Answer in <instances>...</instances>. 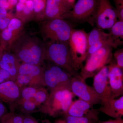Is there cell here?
Listing matches in <instances>:
<instances>
[{
  "label": "cell",
  "mask_w": 123,
  "mask_h": 123,
  "mask_svg": "<svg viewBox=\"0 0 123 123\" xmlns=\"http://www.w3.org/2000/svg\"><path fill=\"white\" fill-rule=\"evenodd\" d=\"M114 57L117 65L123 69V50L122 49L117 50L114 53Z\"/></svg>",
  "instance_id": "obj_26"
},
{
  "label": "cell",
  "mask_w": 123,
  "mask_h": 123,
  "mask_svg": "<svg viewBox=\"0 0 123 123\" xmlns=\"http://www.w3.org/2000/svg\"></svg>",
  "instance_id": "obj_42"
},
{
  "label": "cell",
  "mask_w": 123,
  "mask_h": 123,
  "mask_svg": "<svg viewBox=\"0 0 123 123\" xmlns=\"http://www.w3.org/2000/svg\"><path fill=\"white\" fill-rule=\"evenodd\" d=\"M34 3V17L40 20L45 18L46 0H32Z\"/></svg>",
  "instance_id": "obj_22"
},
{
  "label": "cell",
  "mask_w": 123,
  "mask_h": 123,
  "mask_svg": "<svg viewBox=\"0 0 123 123\" xmlns=\"http://www.w3.org/2000/svg\"><path fill=\"white\" fill-rule=\"evenodd\" d=\"M25 4L18 2L16 5V13L20 12L23 10L24 7H25Z\"/></svg>",
  "instance_id": "obj_35"
},
{
  "label": "cell",
  "mask_w": 123,
  "mask_h": 123,
  "mask_svg": "<svg viewBox=\"0 0 123 123\" xmlns=\"http://www.w3.org/2000/svg\"><path fill=\"white\" fill-rule=\"evenodd\" d=\"M49 96L48 90L44 87L26 86L21 88L16 103L18 110L24 115L41 112Z\"/></svg>",
  "instance_id": "obj_2"
},
{
  "label": "cell",
  "mask_w": 123,
  "mask_h": 123,
  "mask_svg": "<svg viewBox=\"0 0 123 123\" xmlns=\"http://www.w3.org/2000/svg\"><path fill=\"white\" fill-rule=\"evenodd\" d=\"M11 14L7 12V10L4 8H0V19L8 17Z\"/></svg>",
  "instance_id": "obj_32"
},
{
  "label": "cell",
  "mask_w": 123,
  "mask_h": 123,
  "mask_svg": "<svg viewBox=\"0 0 123 123\" xmlns=\"http://www.w3.org/2000/svg\"><path fill=\"white\" fill-rule=\"evenodd\" d=\"M54 123H66L64 120L59 119L55 121Z\"/></svg>",
  "instance_id": "obj_39"
},
{
  "label": "cell",
  "mask_w": 123,
  "mask_h": 123,
  "mask_svg": "<svg viewBox=\"0 0 123 123\" xmlns=\"http://www.w3.org/2000/svg\"><path fill=\"white\" fill-rule=\"evenodd\" d=\"M98 110L99 112L114 118H122L123 116V95L118 99H111Z\"/></svg>",
  "instance_id": "obj_19"
},
{
  "label": "cell",
  "mask_w": 123,
  "mask_h": 123,
  "mask_svg": "<svg viewBox=\"0 0 123 123\" xmlns=\"http://www.w3.org/2000/svg\"><path fill=\"white\" fill-rule=\"evenodd\" d=\"M98 0H78L66 18L76 22L87 21L93 25Z\"/></svg>",
  "instance_id": "obj_10"
},
{
  "label": "cell",
  "mask_w": 123,
  "mask_h": 123,
  "mask_svg": "<svg viewBox=\"0 0 123 123\" xmlns=\"http://www.w3.org/2000/svg\"><path fill=\"white\" fill-rule=\"evenodd\" d=\"M110 46L102 47L86 59L85 66L82 68L80 75L85 80L93 77L112 59V49Z\"/></svg>",
  "instance_id": "obj_6"
},
{
  "label": "cell",
  "mask_w": 123,
  "mask_h": 123,
  "mask_svg": "<svg viewBox=\"0 0 123 123\" xmlns=\"http://www.w3.org/2000/svg\"><path fill=\"white\" fill-rule=\"evenodd\" d=\"M7 108L0 99V123H1V120L5 115L8 113Z\"/></svg>",
  "instance_id": "obj_29"
},
{
  "label": "cell",
  "mask_w": 123,
  "mask_h": 123,
  "mask_svg": "<svg viewBox=\"0 0 123 123\" xmlns=\"http://www.w3.org/2000/svg\"><path fill=\"white\" fill-rule=\"evenodd\" d=\"M75 95L71 91L60 89L50 91L41 112L50 116H65Z\"/></svg>",
  "instance_id": "obj_5"
},
{
  "label": "cell",
  "mask_w": 123,
  "mask_h": 123,
  "mask_svg": "<svg viewBox=\"0 0 123 123\" xmlns=\"http://www.w3.org/2000/svg\"><path fill=\"white\" fill-rule=\"evenodd\" d=\"M71 55L78 69L83 67L88 51V34L84 30H73L68 41Z\"/></svg>",
  "instance_id": "obj_9"
},
{
  "label": "cell",
  "mask_w": 123,
  "mask_h": 123,
  "mask_svg": "<svg viewBox=\"0 0 123 123\" xmlns=\"http://www.w3.org/2000/svg\"><path fill=\"white\" fill-rule=\"evenodd\" d=\"M12 15L10 14L8 17L5 18L0 19V31H1L7 28L11 19L13 18Z\"/></svg>",
  "instance_id": "obj_27"
},
{
  "label": "cell",
  "mask_w": 123,
  "mask_h": 123,
  "mask_svg": "<svg viewBox=\"0 0 123 123\" xmlns=\"http://www.w3.org/2000/svg\"><path fill=\"white\" fill-rule=\"evenodd\" d=\"M75 2L76 0H46L44 20H65Z\"/></svg>",
  "instance_id": "obj_13"
},
{
  "label": "cell",
  "mask_w": 123,
  "mask_h": 123,
  "mask_svg": "<svg viewBox=\"0 0 123 123\" xmlns=\"http://www.w3.org/2000/svg\"><path fill=\"white\" fill-rule=\"evenodd\" d=\"M97 123H123V120L122 118L115 119H110L107 121H98Z\"/></svg>",
  "instance_id": "obj_33"
},
{
  "label": "cell",
  "mask_w": 123,
  "mask_h": 123,
  "mask_svg": "<svg viewBox=\"0 0 123 123\" xmlns=\"http://www.w3.org/2000/svg\"><path fill=\"white\" fill-rule=\"evenodd\" d=\"M0 34H1V33H0Z\"/></svg>",
  "instance_id": "obj_41"
},
{
  "label": "cell",
  "mask_w": 123,
  "mask_h": 123,
  "mask_svg": "<svg viewBox=\"0 0 123 123\" xmlns=\"http://www.w3.org/2000/svg\"><path fill=\"white\" fill-rule=\"evenodd\" d=\"M9 80H11L9 73L0 68V84Z\"/></svg>",
  "instance_id": "obj_28"
},
{
  "label": "cell",
  "mask_w": 123,
  "mask_h": 123,
  "mask_svg": "<svg viewBox=\"0 0 123 123\" xmlns=\"http://www.w3.org/2000/svg\"><path fill=\"white\" fill-rule=\"evenodd\" d=\"M8 0L9 3L12 8L14 6L16 5L18 2V0Z\"/></svg>",
  "instance_id": "obj_36"
},
{
  "label": "cell",
  "mask_w": 123,
  "mask_h": 123,
  "mask_svg": "<svg viewBox=\"0 0 123 123\" xmlns=\"http://www.w3.org/2000/svg\"><path fill=\"white\" fill-rule=\"evenodd\" d=\"M88 48L89 47L99 42L100 40L107 37L110 35V33H106L101 29L98 28H94L90 32L87 33Z\"/></svg>",
  "instance_id": "obj_21"
},
{
  "label": "cell",
  "mask_w": 123,
  "mask_h": 123,
  "mask_svg": "<svg viewBox=\"0 0 123 123\" xmlns=\"http://www.w3.org/2000/svg\"><path fill=\"white\" fill-rule=\"evenodd\" d=\"M15 82L20 88L26 86L44 87V68L39 65L21 63Z\"/></svg>",
  "instance_id": "obj_7"
},
{
  "label": "cell",
  "mask_w": 123,
  "mask_h": 123,
  "mask_svg": "<svg viewBox=\"0 0 123 123\" xmlns=\"http://www.w3.org/2000/svg\"><path fill=\"white\" fill-rule=\"evenodd\" d=\"M25 5L31 11L34 12V3L32 0H26Z\"/></svg>",
  "instance_id": "obj_34"
},
{
  "label": "cell",
  "mask_w": 123,
  "mask_h": 123,
  "mask_svg": "<svg viewBox=\"0 0 123 123\" xmlns=\"http://www.w3.org/2000/svg\"><path fill=\"white\" fill-rule=\"evenodd\" d=\"M20 91L21 88L15 81L9 80L4 82L0 84V99L11 106L18 99Z\"/></svg>",
  "instance_id": "obj_17"
},
{
  "label": "cell",
  "mask_w": 123,
  "mask_h": 123,
  "mask_svg": "<svg viewBox=\"0 0 123 123\" xmlns=\"http://www.w3.org/2000/svg\"><path fill=\"white\" fill-rule=\"evenodd\" d=\"M98 114L99 111L94 108L93 105L79 99L72 102L65 116L98 119Z\"/></svg>",
  "instance_id": "obj_16"
},
{
  "label": "cell",
  "mask_w": 123,
  "mask_h": 123,
  "mask_svg": "<svg viewBox=\"0 0 123 123\" xmlns=\"http://www.w3.org/2000/svg\"><path fill=\"white\" fill-rule=\"evenodd\" d=\"M10 49L22 63L41 66L46 60V44L34 36L22 34Z\"/></svg>",
  "instance_id": "obj_1"
},
{
  "label": "cell",
  "mask_w": 123,
  "mask_h": 123,
  "mask_svg": "<svg viewBox=\"0 0 123 123\" xmlns=\"http://www.w3.org/2000/svg\"><path fill=\"white\" fill-rule=\"evenodd\" d=\"M24 115L14 112H8L3 117L1 123H23Z\"/></svg>",
  "instance_id": "obj_23"
},
{
  "label": "cell",
  "mask_w": 123,
  "mask_h": 123,
  "mask_svg": "<svg viewBox=\"0 0 123 123\" xmlns=\"http://www.w3.org/2000/svg\"><path fill=\"white\" fill-rule=\"evenodd\" d=\"M46 60L59 66L73 77L80 75L70 53L68 42L46 43Z\"/></svg>",
  "instance_id": "obj_3"
},
{
  "label": "cell",
  "mask_w": 123,
  "mask_h": 123,
  "mask_svg": "<svg viewBox=\"0 0 123 123\" xmlns=\"http://www.w3.org/2000/svg\"><path fill=\"white\" fill-rule=\"evenodd\" d=\"M20 62L13 53L4 51L0 61V68L8 72L11 80L15 81L21 64Z\"/></svg>",
  "instance_id": "obj_18"
},
{
  "label": "cell",
  "mask_w": 123,
  "mask_h": 123,
  "mask_svg": "<svg viewBox=\"0 0 123 123\" xmlns=\"http://www.w3.org/2000/svg\"><path fill=\"white\" fill-rule=\"evenodd\" d=\"M4 49L3 47L1 44H0V61L1 59L2 55L4 51Z\"/></svg>",
  "instance_id": "obj_37"
},
{
  "label": "cell",
  "mask_w": 123,
  "mask_h": 123,
  "mask_svg": "<svg viewBox=\"0 0 123 123\" xmlns=\"http://www.w3.org/2000/svg\"><path fill=\"white\" fill-rule=\"evenodd\" d=\"M26 0H18V2H21V3L25 4Z\"/></svg>",
  "instance_id": "obj_40"
},
{
  "label": "cell",
  "mask_w": 123,
  "mask_h": 123,
  "mask_svg": "<svg viewBox=\"0 0 123 123\" xmlns=\"http://www.w3.org/2000/svg\"><path fill=\"white\" fill-rule=\"evenodd\" d=\"M0 8H4L8 10L11 9L12 7L9 3L8 0H0Z\"/></svg>",
  "instance_id": "obj_31"
},
{
  "label": "cell",
  "mask_w": 123,
  "mask_h": 123,
  "mask_svg": "<svg viewBox=\"0 0 123 123\" xmlns=\"http://www.w3.org/2000/svg\"><path fill=\"white\" fill-rule=\"evenodd\" d=\"M73 30L70 23L59 18L46 20L40 27L41 34L47 43L68 42Z\"/></svg>",
  "instance_id": "obj_4"
},
{
  "label": "cell",
  "mask_w": 123,
  "mask_h": 123,
  "mask_svg": "<svg viewBox=\"0 0 123 123\" xmlns=\"http://www.w3.org/2000/svg\"><path fill=\"white\" fill-rule=\"evenodd\" d=\"M39 120L31 116L30 115H24L23 123H39Z\"/></svg>",
  "instance_id": "obj_30"
},
{
  "label": "cell",
  "mask_w": 123,
  "mask_h": 123,
  "mask_svg": "<svg viewBox=\"0 0 123 123\" xmlns=\"http://www.w3.org/2000/svg\"><path fill=\"white\" fill-rule=\"evenodd\" d=\"M43 68L45 86L50 91L60 89L71 91L72 75L52 63Z\"/></svg>",
  "instance_id": "obj_8"
},
{
  "label": "cell",
  "mask_w": 123,
  "mask_h": 123,
  "mask_svg": "<svg viewBox=\"0 0 123 123\" xmlns=\"http://www.w3.org/2000/svg\"><path fill=\"white\" fill-rule=\"evenodd\" d=\"M64 120L66 123H97L98 119L90 118L85 117H77L65 116Z\"/></svg>",
  "instance_id": "obj_24"
},
{
  "label": "cell",
  "mask_w": 123,
  "mask_h": 123,
  "mask_svg": "<svg viewBox=\"0 0 123 123\" xmlns=\"http://www.w3.org/2000/svg\"><path fill=\"white\" fill-rule=\"evenodd\" d=\"M117 18L123 21V0H114Z\"/></svg>",
  "instance_id": "obj_25"
},
{
  "label": "cell",
  "mask_w": 123,
  "mask_h": 123,
  "mask_svg": "<svg viewBox=\"0 0 123 123\" xmlns=\"http://www.w3.org/2000/svg\"><path fill=\"white\" fill-rule=\"evenodd\" d=\"M71 91L79 99L92 105L101 103L100 98L93 86L88 85L80 75L73 77Z\"/></svg>",
  "instance_id": "obj_12"
},
{
  "label": "cell",
  "mask_w": 123,
  "mask_h": 123,
  "mask_svg": "<svg viewBox=\"0 0 123 123\" xmlns=\"http://www.w3.org/2000/svg\"><path fill=\"white\" fill-rule=\"evenodd\" d=\"M39 123H52L50 121L48 120H39Z\"/></svg>",
  "instance_id": "obj_38"
},
{
  "label": "cell",
  "mask_w": 123,
  "mask_h": 123,
  "mask_svg": "<svg viewBox=\"0 0 123 123\" xmlns=\"http://www.w3.org/2000/svg\"><path fill=\"white\" fill-rule=\"evenodd\" d=\"M108 65H106L93 77V87L100 98L102 105L112 99L108 78Z\"/></svg>",
  "instance_id": "obj_14"
},
{
  "label": "cell",
  "mask_w": 123,
  "mask_h": 123,
  "mask_svg": "<svg viewBox=\"0 0 123 123\" xmlns=\"http://www.w3.org/2000/svg\"><path fill=\"white\" fill-rule=\"evenodd\" d=\"M108 66V78L112 93V99L123 94V69L117 65L116 61H111Z\"/></svg>",
  "instance_id": "obj_15"
},
{
  "label": "cell",
  "mask_w": 123,
  "mask_h": 123,
  "mask_svg": "<svg viewBox=\"0 0 123 123\" xmlns=\"http://www.w3.org/2000/svg\"><path fill=\"white\" fill-rule=\"evenodd\" d=\"M110 34L117 46L123 44V21H117L110 29Z\"/></svg>",
  "instance_id": "obj_20"
},
{
  "label": "cell",
  "mask_w": 123,
  "mask_h": 123,
  "mask_svg": "<svg viewBox=\"0 0 123 123\" xmlns=\"http://www.w3.org/2000/svg\"><path fill=\"white\" fill-rule=\"evenodd\" d=\"M117 18L115 9L110 0H98L94 20L98 28L110 29L118 21Z\"/></svg>",
  "instance_id": "obj_11"
}]
</instances>
